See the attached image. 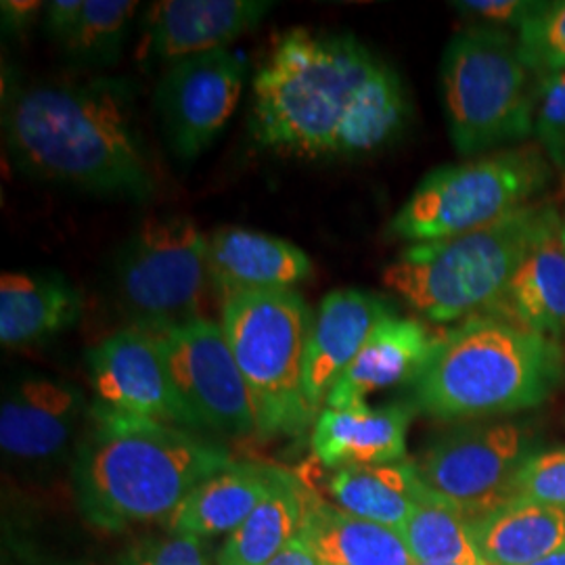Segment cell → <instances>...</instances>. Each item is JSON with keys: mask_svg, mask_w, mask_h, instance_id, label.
<instances>
[{"mask_svg": "<svg viewBox=\"0 0 565 565\" xmlns=\"http://www.w3.org/2000/svg\"><path fill=\"white\" fill-rule=\"evenodd\" d=\"M564 377L559 342L499 315H478L440 335L415 380V403L440 422L490 419L541 406Z\"/></svg>", "mask_w": 565, "mask_h": 565, "instance_id": "cell-4", "label": "cell"}, {"mask_svg": "<svg viewBox=\"0 0 565 565\" xmlns=\"http://www.w3.org/2000/svg\"><path fill=\"white\" fill-rule=\"evenodd\" d=\"M82 310L78 287L60 273H2L0 343L15 350L49 342L74 329Z\"/></svg>", "mask_w": 565, "mask_h": 565, "instance_id": "cell-20", "label": "cell"}, {"mask_svg": "<svg viewBox=\"0 0 565 565\" xmlns=\"http://www.w3.org/2000/svg\"><path fill=\"white\" fill-rule=\"evenodd\" d=\"M121 565H207V562L200 539L170 532L163 539L137 546Z\"/></svg>", "mask_w": 565, "mask_h": 565, "instance_id": "cell-32", "label": "cell"}, {"mask_svg": "<svg viewBox=\"0 0 565 565\" xmlns=\"http://www.w3.org/2000/svg\"><path fill=\"white\" fill-rule=\"evenodd\" d=\"M312 312L296 289L233 296L221 324L249 390L258 434L300 436L317 413L303 394V356Z\"/></svg>", "mask_w": 565, "mask_h": 565, "instance_id": "cell-7", "label": "cell"}, {"mask_svg": "<svg viewBox=\"0 0 565 565\" xmlns=\"http://www.w3.org/2000/svg\"><path fill=\"white\" fill-rule=\"evenodd\" d=\"M312 260L298 245L242 226L207 237V273L221 302L243 294L287 291L312 277Z\"/></svg>", "mask_w": 565, "mask_h": 565, "instance_id": "cell-17", "label": "cell"}, {"mask_svg": "<svg viewBox=\"0 0 565 565\" xmlns=\"http://www.w3.org/2000/svg\"><path fill=\"white\" fill-rule=\"evenodd\" d=\"M270 0H162L145 18L147 57L177 63L184 57L226 49L258 28Z\"/></svg>", "mask_w": 565, "mask_h": 565, "instance_id": "cell-15", "label": "cell"}, {"mask_svg": "<svg viewBox=\"0 0 565 565\" xmlns=\"http://www.w3.org/2000/svg\"><path fill=\"white\" fill-rule=\"evenodd\" d=\"M490 565H530L565 546V509L515 499L469 522Z\"/></svg>", "mask_w": 565, "mask_h": 565, "instance_id": "cell-25", "label": "cell"}, {"mask_svg": "<svg viewBox=\"0 0 565 565\" xmlns=\"http://www.w3.org/2000/svg\"><path fill=\"white\" fill-rule=\"evenodd\" d=\"M408 114L403 81L363 42L296 28L254 76L249 132L282 158H354L394 141Z\"/></svg>", "mask_w": 565, "mask_h": 565, "instance_id": "cell-1", "label": "cell"}, {"mask_svg": "<svg viewBox=\"0 0 565 565\" xmlns=\"http://www.w3.org/2000/svg\"><path fill=\"white\" fill-rule=\"evenodd\" d=\"M440 84L448 135L465 158L532 137L539 78L505 30H459L446 44Z\"/></svg>", "mask_w": 565, "mask_h": 565, "instance_id": "cell-6", "label": "cell"}, {"mask_svg": "<svg viewBox=\"0 0 565 565\" xmlns=\"http://www.w3.org/2000/svg\"><path fill=\"white\" fill-rule=\"evenodd\" d=\"M303 499L302 480L277 469L266 499L226 539L218 553V565H266L275 559L300 534Z\"/></svg>", "mask_w": 565, "mask_h": 565, "instance_id": "cell-27", "label": "cell"}, {"mask_svg": "<svg viewBox=\"0 0 565 565\" xmlns=\"http://www.w3.org/2000/svg\"><path fill=\"white\" fill-rule=\"evenodd\" d=\"M266 565H324L312 548L303 543L300 536H296L289 545L282 548L281 553L270 559Z\"/></svg>", "mask_w": 565, "mask_h": 565, "instance_id": "cell-35", "label": "cell"}, {"mask_svg": "<svg viewBox=\"0 0 565 565\" xmlns=\"http://www.w3.org/2000/svg\"><path fill=\"white\" fill-rule=\"evenodd\" d=\"M210 287L207 237L181 214L147 216L116 260L121 310L130 327L149 333L205 319Z\"/></svg>", "mask_w": 565, "mask_h": 565, "instance_id": "cell-9", "label": "cell"}, {"mask_svg": "<svg viewBox=\"0 0 565 565\" xmlns=\"http://www.w3.org/2000/svg\"><path fill=\"white\" fill-rule=\"evenodd\" d=\"M46 2L39 0H4L0 2V13H2V25L7 32H25L30 30L41 13H44Z\"/></svg>", "mask_w": 565, "mask_h": 565, "instance_id": "cell-34", "label": "cell"}, {"mask_svg": "<svg viewBox=\"0 0 565 565\" xmlns=\"http://www.w3.org/2000/svg\"><path fill=\"white\" fill-rule=\"evenodd\" d=\"M559 237H562V242H564L565 245V218L562 221V231H559Z\"/></svg>", "mask_w": 565, "mask_h": 565, "instance_id": "cell-37", "label": "cell"}, {"mask_svg": "<svg viewBox=\"0 0 565 565\" xmlns=\"http://www.w3.org/2000/svg\"><path fill=\"white\" fill-rule=\"evenodd\" d=\"M440 335H434L422 321L385 317L363 343L361 352L327 396V408H350L366 404L375 392L413 382L436 352Z\"/></svg>", "mask_w": 565, "mask_h": 565, "instance_id": "cell-18", "label": "cell"}, {"mask_svg": "<svg viewBox=\"0 0 565 565\" xmlns=\"http://www.w3.org/2000/svg\"><path fill=\"white\" fill-rule=\"evenodd\" d=\"M532 137L551 166L565 172V72L539 81Z\"/></svg>", "mask_w": 565, "mask_h": 565, "instance_id": "cell-30", "label": "cell"}, {"mask_svg": "<svg viewBox=\"0 0 565 565\" xmlns=\"http://www.w3.org/2000/svg\"><path fill=\"white\" fill-rule=\"evenodd\" d=\"M398 532L417 564L490 565L471 524L440 501L417 507Z\"/></svg>", "mask_w": 565, "mask_h": 565, "instance_id": "cell-28", "label": "cell"}, {"mask_svg": "<svg viewBox=\"0 0 565 565\" xmlns=\"http://www.w3.org/2000/svg\"><path fill=\"white\" fill-rule=\"evenodd\" d=\"M93 406L81 387L49 375H23L0 404V448L7 461L46 469L76 457Z\"/></svg>", "mask_w": 565, "mask_h": 565, "instance_id": "cell-14", "label": "cell"}, {"mask_svg": "<svg viewBox=\"0 0 565 565\" xmlns=\"http://www.w3.org/2000/svg\"><path fill=\"white\" fill-rule=\"evenodd\" d=\"M137 9V0H53L42 25L74 63L107 67L120 57Z\"/></svg>", "mask_w": 565, "mask_h": 565, "instance_id": "cell-24", "label": "cell"}, {"mask_svg": "<svg viewBox=\"0 0 565 565\" xmlns=\"http://www.w3.org/2000/svg\"><path fill=\"white\" fill-rule=\"evenodd\" d=\"M153 335L162 345L172 382L202 429L228 438L258 434L252 396L223 324L205 317Z\"/></svg>", "mask_w": 565, "mask_h": 565, "instance_id": "cell-11", "label": "cell"}, {"mask_svg": "<svg viewBox=\"0 0 565 565\" xmlns=\"http://www.w3.org/2000/svg\"><path fill=\"white\" fill-rule=\"evenodd\" d=\"M245 63L228 49L184 57L163 72L156 111L170 153L195 162L216 141L242 99Z\"/></svg>", "mask_w": 565, "mask_h": 565, "instance_id": "cell-12", "label": "cell"}, {"mask_svg": "<svg viewBox=\"0 0 565 565\" xmlns=\"http://www.w3.org/2000/svg\"><path fill=\"white\" fill-rule=\"evenodd\" d=\"M455 7L476 20L482 21V25L492 28H515L520 30L525 20L541 7V2H527V0H463L455 2Z\"/></svg>", "mask_w": 565, "mask_h": 565, "instance_id": "cell-33", "label": "cell"}, {"mask_svg": "<svg viewBox=\"0 0 565 565\" xmlns=\"http://www.w3.org/2000/svg\"><path fill=\"white\" fill-rule=\"evenodd\" d=\"M518 499L565 509V448L534 452L518 478Z\"/></svg>", "mask_w": 565, "mask_h": 565, "instance_id": "cell-31", "label": "cell"}, {"mask_svg": "<svg viewBox=\"0 0 565 565\" xmlns=\"http://www.w3.org/2000/svg\"><path fill=\"white\" fill-rule=\"evenodd\" d=\"M515 41L539 81L565 72V2H541L518 30Z\"/></svg>", "mask_w": 565, "mask_h": 565, "instance_id": "cell-29", "label": "cell"}, {"mask_svg": "<svg viewBox=\"0 0 565 565\" xmlns=\"http://www.w3.org/2000/svg\"><path fill=\"white\" fill-rule=\"evenodd\" d=\"M2 126L11 160L32 179L137 202L156 189L128 82L23 88L4 102Z\"/></svg>", "mask_w": 565, "mask_h": 565, "instance_id": "cell-2", "label": "cell"}, {"mask_svg": "<svg viewBox=\"0 0 565 565\" xmlns=\"http://www.w3.org/2000/svg\"><path fill=\"white\" fill-rule=\"evenodd\" d=\"M497 310L543 338H565V245L559 233L525 258Z\"/></svg>", "mask_w": 565, "mask_h": 565, "instance_id": "cell-26", "label": "cell"}, {"mask_svg": "<svg viewBox=\"0 0 565 565\" xmlns=\"http://www.w3.org/2000/svg\"><path fill=\"white\" fill-rule=\"evenodd\" d=\"M277 469L231 463L198 486L168 520L170 532L195 539L231 536L263 503L275 484Z\"/></svg>", "mask_w": 565, "mask_h": 565, "instance_id": "cell-22", "label": "cell"}, {"mask_svg": "<svg viewBox=\"0 0 565 565\" xmlns=\"http://www.w3.org/2000/svg\"><path fill=\"white\" fill-rule=\"evenodd\" d=\"M534 452L527 425L488 422L448 431L413 463L440 503L476 522L518 499L520 471Z\"/></svg>", "mask_w": 565, "mask_h": 565, "instance_id": "cell-10", "label": "cell"}, {"mask_svg": "<svg viewBox=\"0 0 565 565\" xmlns=\"http://www.w3.org/2000/svg\"><path fill=\"white\" fill-rule=\"evenodd\" d=\"M298 536L324 565H417L398 530L345 513L312 488Z\"/></svg>", "mask_w": 565, "mask_h": 565, "instance_id": "cell-21", "label": "cell"}, {"mask_svg": "<svg viewBox=\"0 0 565 565\" xmlns=\"http://www.w3.org/2000/svg\"><path fill=\"white\" fill-rule=\"evenodd\" d=\"M324 488L331 503L345 513L394 530H401L417 507L438 501L411 461L343 467L331 471Z\"/></svg>", "mask_w": 565, "mask_h": 565, "instance_id": "cell-23", "label": "cell"}, {"mask_svg": "<svg viewBox=\"0 0 565 565\" xmlns=\"http://www.w3.org/2000/svg\"><path fill=\"white\" fill-rule=\"evenodd\" d=\"M417 565H445V564H417Z\"/></svg>", "mask_w": 565, "mask_h": 565, "instance_id": "cell-38", "label": "cell"}, {"mask_svg": "<svg viewBox=\"0 0 565 565\" xmlns=\"http://www.w3.org/2000/svg\"><path fill=\"white\" fill-rule=\"evenodd\" d=\"M86 363L97 404L158 424L202 429L172 382L162 345L153 333L124 327L90 348Z\"/></svg>", "mask_w": 565, "mask_h": 565, "instance_id": "cell-13", "label": "cell"}, {"mask_svg": "<svg viewBox=\"0 0 565 565\" xmlns=\"http://www.w3.org/2000/svg\"><path fill=\"white\" fill-rule=\"evenodd\" d=\"M530 565H565V546H562L559 551H555V553H551V555H546L543 559H539V562H534V564Z\"/></svg>", "mask_w": 565, "mask_h": 565, "instance_id": "cell-36", "label": "cell"}, {"mask_svg": "<svg viewBox=\"0 0 565 565\" xmlns=\"http://www.w3.org/2000/svg\"><path fill=\"white\" fill-rule=\"evenodd\" d=\"M413 408L406 404L327 408L312 427L317 461L338 471L343 467L398 463L406 455V431Z\"/></svg>", "mask_w": 565, "mask_h": 565, "instance_id": "cell-19", "label": "cell"}, {"mask_svg": "<svg viewBox=\"0 0 565 565\" xmlns=\"http://www.w3.org/2000/svg\"><path fill=\"white\" fill-rule=\"evenodd\" d=\"M235 463L223 446L191 429L93 404L74 457L86 518L105 530L170 520L182 501Z\"/></svg>", "mask_w": 565, "mask_h": 565, "instance_id": "cell-3", "label": "cell"}, {"mask_svg": "<svg viewBox=\"0 0 565 565\" xmlns=\"http://www.w3.org/2000/svg\"><path fill=\"white\" fill-rule=\"evenodd\" d=\"M553 166L539 145L505 149L429 172L387 226L411 245L445 242L536 202Z\"/></svg>", "mask_w": 565, "mask_h": 565, "instance_id": "cell-8", "label": "cell"}, {"mask_svg": "<svg viewBox=\"0 0 565 565\" xmlns=\"http://www.w3.org/2000/svg\"><path fill=\"white\" fill-rule=\"evenodd\" d=\"M559 231V212L541 200L459 237L408 245L382 279L434 323L478 317L499 306L525 258Z\"/></svg>", "mask_w": 565, "mask_h": 565, "instance_id": "cell-5", "label": "cell"}, {"mask_svg": "<svg viewBox=\"0 0 565 565\" xmlns=\"http://www.w3.org/2000/svg\"><path fill=\"white\" fill-rule=\"evenodd\" d=\"M392 308L361 289L327 294L312 317L303 356V394L315 413L323 411L331 387L356 359L366 338Z\"/></svg>", "mask_w": 565, "mask_h": 565, "instance_id": "cell-16", "label": "cell"}]
</instances>
